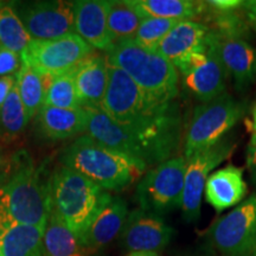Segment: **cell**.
I'll return each mask as SVG.
<instances>
[{"mask_svg":"<svg viewBox=\"0 0 256 256\" xmlns=\"http://www.w3.org/2000/svg\"><path fill=\"white\" fill-rule=\"evenodd\" d=\"M8 180L0 185V210L14 223L46 228L52 209L51 176L34 165L26 153L14 156Z\"/></svg>","mask_w":256,"mask_h":256,"instance_id":"1","label":"cell"},{"mask_svg":"<svg viewBox=\"0 0 256 256\" xmlns=\"http://www.w3.org/2000/svg\"><path fill=\"white\" fill-rule=\"evenodd\" d=\"M60 162L107 192L128 188L147 170L144 162L102 145L87 134L64 148Z\"/></svg>","mask_w":256,"mask_h":256,"instance_id":"2","label":"cell"},{"mask_svg":"<svg viewBox=\"0 0 256 256\" xmlns=\"http://www.w3.org/2000/svg\"><path fill=\"white\" fill-rule=\"evenodd\" d=\"M106 58L110 66L126 72L152 101L168 104L178 96L180 81L177 69L156 51L130 40L114 44Z\"/></svg>","mask_w":256,"mask_h":256,"instance_id":"3","label":"cell"},{"mask_svg":"<svg viewBox=\"0 0 256 256\" xmlns=\"http://www.w3.org/2000/svg\"><path fill=\"white\" fill-rule=\"evenodd\" d=\"M110 197V192L66 166H58L51 176L52 206L80 242Z\"/></svg>","mask_w":256,"mask_h":256,"instance_id":"4","label":"cell"},{"mask_svg":"<svg viewBox=\"0 0 256 256\" xmlns=\"http://www.w3.org/2000/svg\"><path fill=\"white\" fill-rule=\"evenodd\" d=\"M246 104L228 92L209 102L200 104L194 110L184 134V158L215 145L244 115Z\"/></svg>","mask_w":256,"mask_h":256,"instance_id":"5","label":"cell"},{"mask_svg":"<svg viewBox=\"0 0 256 256\" xmlns=\"http://www.w3.org/2000/svg\"><path fill=\"white\" fill-rule=\"evenodd\" d=\"M185 171L186 159L177 156L147 172L136 191L140 209L160 215L182 208Z\"/></svg>","mask_w":256,"mask_h":256,"instance_id":"6","label":"cell"},{"mask_svg":"<svg viewBox=\"0 0 256 256\" xmlns=\"http://www.w3.org/2000/svg\"><path fill=\"white\" fill-rule=\"evenodd\" d=\"M94 49L78 34L46 40H32L22 60L28 62L40 76L56 78L78 68Z\"/></svg>","mask_w":256,"mask_h":256,"instance_id":"7","label":"cell"},{"mask_svg":"<svg viewBox=\"0 0 256 256\" xmlns=\"http://www.w3.org/2000/svg\"><path fill=\"white\" fill-rule=\"evenodd\" d=\"M208 238L223 256H256V194L220 217Z\"/></svg>","mask_w":256,"mask_h":256,"instance_id":"8","label":"cell"},{"mask_svg":"<svg viewBox=\"0 0 256 256\" xmlns=\"http://www.w3.org/2000/svg\"><path fill=\"white\" fill-rule=\"evenodd\" d=\"M14 8L31 40H46L76 34L72 2H14Z\"/></svg>","mask_w":256,"mask_h":256,"instance_id":"9","label":"cell"},{"mask_svg":"<svg viewBox=\"0 0 256 256\" xmlns=\"http://www.w3.org/2000/svg\"><path fill=\"white\" fill-rule=\"evenodd\" d=\"M174 66L183 87L200 104L226 92L228 74L206 44V48L183 57Z\"/></svg>","mask_w":256,"mask_h":256,"instance_id":"10","label":"cell"},{"mask_svg":"<svg viewBox=\"0 0 256 256\" xmlns=\"http://www.w3.org/2000/svg\"><path fill=\"white\" fill-rule=\"evenodd\" d=\"M236 144L223 138L220 142L186 160L182 210L188 222H194L200 215L202 197L210 172L232 154Z\"/></svg>","mask_w":256,"mask_h":256,"instance_id":"11","label":"cell"},{"mask_svg":"<svg viewBox=\"0 0 256 256\" xmlns=\"http://www.w3.org/2000/svg\"><path fill=\"white\" fill-rule=\"evenodd\" d=\"M174 230L156 214L136 209L128 214L121 242L130 252H158L171 241Z\"/></svg>","mask_w":256,"mask_h":256,"instance_id":"12","label":"cell"},{"mask_svg":"<svg viewBox=\"0 0 256 256\" xmlns=\"http://www.w3.org/2000/svg\"><path fill=\"white\" fill-rule=\"evenodd\" d=\"M209 46L217 56L228 76H232L236 88H248L256 80V49L250 43L238 38H223L210 34Z\"/></svg>","mask_w":256,"mask_h":256,"instance_id":"13","label":"cell"},{"mask_svg":"<svg viewBox=\"0 0 256 256\" xmlns=\"http://www.w3.org/2000/svg\"><path fill=\"white\" fill-rule=\"evenodd\" d=\"M72 5L76 34L92 49L108 52L114 46L107 24L108 2L78 0Z\"/></svg>","mask_w":256,"mask_h":256,"instance_id":"14","label":"cell"},{"mask_svg":"<svg viewBox=\"0 0 256 256\" xmlns=\"http://www.w3.org/2000/svg\"><path fill=\"white\" fill-rule=\"evenodd\" d=\"M76 92L83 108H101L108 86L106 56L92 54L74 70Z\"/></svg>","mask_w":256,"mask_h":256,"instance_id":"15","label":"cell"},{"mask_svg":"<svg viewBox=\"0 0 256 256\" xmlns=\"http://www.w3.org/2000/svg\"><path fill=\"white\" fill-rule=\"evenodd\" d=\"M247 191L243 168L228 165L209 176L204 188V196L208 203L217 212H220L238 204L246 197Z\"/></svg>","mask_w":256,"mask_h":256,"instance_id":"16","label":"cell"},{"mask_svg":"<svg viewBox=\"0 0 256 256\" xmlns=\"http://www.w3.org/2000/svg\"><path fill=\"white\" fill-rule=\"evenodd\" d=\"M128 216L127 203L121 197L112 196L102 206L82 240L88 252L98 250L113 241L122 230Z\"/></svg>","mask_w":256,"mask_h":256,"instance_id":"17","label":"cell"},{"mask_svg":"<svg viewBox=\"0 0 256 256\" xmlns=\"http://www.w3.org/2000/svg\"><path fill=\"white\" fill-rule=\"evenodd\" d=\"M208 34L209 30L200 22H179L162 40L156 52L174 64L183 57L206 48Z\"/></svg>","mask_w":256,"mask_h":256,"instance_id":"18","label":"cell"},{"mask_svg":"<svg viewBox=\"0 0 256 256\" xmlns=\"http://www.w3.org/2000/svg\"><path fill=\"white\" fill-rule=\"evenodd\" d=\"M36 124L46 139L64 140L86 133L87 115L82 107L78 110H62L42 106Z\"/></svg>","mask_w":256,"mask_h":256,"instance_id":"19","label":"cell"},{"mask_svg":"<svg viewBox=\"0 0 256 256\" xmlns=\"http://www.w3.org/2000/svg\"><path fill=\"white\" fill-rule=\"evenodd\" d=\"M46 228L11 223L0 228V256H44Z\"/></svg>","mask_w":256,"mask_h":256,"instance_id":"20","label":"cell"},{"mask_svg":"<svg viewBox=\"0 0 256 256\" xmlns=\"http://www.w3.org/2000/svg\"><path fill=\"white\" fill-rule=\"evenodd\" d=\"M142 18L200 22L206 2L192 0H130Z\"/></svg>","mask_w":256,"mask_h":256,"instance_id":"21","label":"cell"},{"mask_svg":"<svg viewBox=\"0 0 256 256\" xmlns=\"http://www.w3.org/2000/svg\"><path fill=\"white\" fill-rule=\"evenodd\" d=\"M88 250L83 247L55 208L51 209L46 232L43 235L44 256H87Z\"/></svg>","mask_w":256,"mask_h":256,"instance_id":"22","label":"cell"},{"mask_svg":"<svg viewBox=\"0 0 256 256\" xmlns=\"http://www.w3.org/2000/svg\"><path fill=\"white\" fill-rule=\"evenodd\" d=\"M206 2L200 23L206 25L210 34L223 38H238L247 40L250 37V23L244 8L220 11ZM244 5V4H243Z\"/></svg>","mask_w":256,"mask_h":256,"instance_id":"23","label":"cell"},{"mask_svg":"<svg viewBox=\"0 0 256 256\" xmlns=\"http://www.w3.org/2000/svg\"><path fill=\"white\" fill-rule=\"evenodd\" d=\"M142 19V16L130 5V0L108 2L107 24L114 44L133 40Z\"/></svg>","mask_w":256,"mask_h":256,"instance_id":"24","label":"cell"},{"mask_svg":"<svg viewBox=\"0 0 256 256\" xmlns=\"http://www.w3.org/2000/svg\"><path fill=\"white\" fill-rule=\"evenodd\" d=\"M46 84V78L22 60V66L17 74V86L28 121L36 116L43 106Z\"/></svg>","mask_w":256,"mask_h":256,"instance_id":"25","label":"cell"},{"mask_svg":"<svg viewBox=\"0 0 256 256\" xmlns=\"http://www.w3.org/2000/svg\"><path fill=\"white\" fill-rule=\"evenodd\" d=\"M14 8V2H2L0 5V48H5L22 56L31 42Z\"/></svg>","mask_w":256,"mask_h":256,"instance_id":"26","label":"cell"},{"mask_svg":"<svg viewBox=\"0 0 256 256\" xmlns=\"http://www.w3.org/2000/svg\"><path fill=\"white\" fill-rule=\"evenodd\" d=\"M28 122L26 113L16 83L2 107L0 108V138L8 142L17 139L24 132Z\"/></svg>","mask_w":256,"mask_h":256,"instance_id":"27","label":"cell"},{"mask_svg":"<svg viewBox=\"0 0 256 256\" xmlns=\"http://www.w3.org/2000/svg\"><path fill=\"white\" fill-rule=\"evenodd\" d=\"M46 78V76H44ZM46 94L43 106L62 108V110H78L80 104L76 92L74 70L56 78H46Z\"/></svg>","mask_w":256,"mask_h":256,"instance_id":"28","label":"cell"},{"mask_svg":"<svg viewBox=\"0 0 256 256\" xmlns=\"http://www.w3.org/2000/svg\"><path fill=\"white\" fill-rule=\"evenodd\" d=\"M179 23L178 20L162 18H144L133 40L147 50L156 51L162 40Z\"/></svg>","mask_w":256,"mask_h":256,"instance_id":"29","label":"cell"},{"mask_svg":"<svg viewBox=\"0 0 256 256\" xmlns=\"http://www.w3.org/2000/svg\"><path fill=\"white\" fill-rule=\"evenodd\" d=\"M22 66V56L14 51L0 48V78L18 74Z\"/></svg>","mask_w":256,"mask_h":256,"instance_id":"30","label":"cell"},{"mask_svg":"<svg viewBox=\"0 0 256 256\" xmlns=\"http://www.w3.org/2000/svg\"><path fill=\"white\" fill-rule=\"evenodd\" d=\"M16 83H17V74L0 78V108L2 107V104L8 98L10 92L14 89Z\"/></svg>","mask_w":256,"mask_h":256,"instance_id":"31","label":"cell"},{"mask_svg":"<svg viewBox=\"0 0 256 256\" xmlns=\"http://www.w3.org/2000/svg\"><path fill=\"white\" fill-rule=\"evenodd\" d=\"M211 8L220 10V11H232V10H238L243 8L244 2L241 0H209L206 2Z\"/></svg>","mask_w":256,"mask_h":256,"instance_id":"32","label":"cell"},{"mask_svg":"<svg viewBox=\"0 0 256 256\" xmlns=\"http://www.w3.org/2000/svg\"><path fill=\"white\" fill-rule=\"evenodd\" d=\"M14 160L12 158H8L2 150H0V185L4 184L8 180V176L11 174L12 168H14Z\"/></svg>","mask_w":256,"mask_h":256,"instance_id":"33","label":"cell"},{"mask_svg":"<svg viewBox=\"0 0 256 256\" xmlns=\"http://www.w3.org/2000/svg\"><path fill=\"white\" fill-rule=\"evenodd\" d=\"M243 8H244L246 14H247V17L249 19V23H250L252 28L256 32V0H248V2H244Z\"/></svg>","mask_w":256,"mask_h":256,"instance_id":"34","label":"cell"},{"mask_svg":"<svg viewBox=\"0 0 256 256\" xmlns=\"http://www.w3.org/2000/svg\"><path fill=\"white\" fill-rule=\"evenodd\" d=\"M256 148V104L252 108V126H250V140L248 144L247 151H252Z\"/></svg>","mask_w":256,"mask_h":256,"instance_id":"35","label":"cell"},{"mask_svg":"<svg viewBox=\"0 0 256 256\" xmlns=\"http://www.w3.org/2000/svg\"><path fill=\"white\" fill-rule=\"evenodd\" d=\"M247 168L252 174V179L256 184V148L247 151Z\"/></svg>","mask_w":256,"mask_h":256,"instance_id":"36","label":"cell"},{"mask_svg":"<svg viewBox=\"0 0 256 256\" xmlns=\"http://www.w3.org/2000/svg\"><path fill=\"white\" fill-rule=\"evenodd\" d=\"M127 256H159L158 252H130Z\"/></svg>","mask_w":256,"mask_h":256,"instance_id":"37","label":"cell"},{"mask_svg":"<svg viewBox=\"0 0 256 256\" xmlns=\"http://www.w3.org/2000/svg\"><path fill=\"white\" fill-rule=\"evenodd\" d=\"M2 2H0V5H2Z\"/></svg>","mask_w":256,"mask_h":256,"instance_id":"38","label":"cell"}]
</instances>
